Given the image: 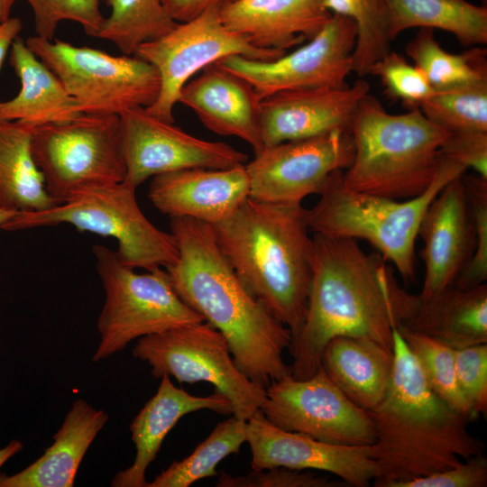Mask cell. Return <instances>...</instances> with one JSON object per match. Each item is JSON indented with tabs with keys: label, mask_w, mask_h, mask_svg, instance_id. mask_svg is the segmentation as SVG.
<instances>
[{
	"label": "cell",
	"mask_w": 487,
	"mask_h": 487,
	"mask_svg": "<svg viewBox=\"0 0 487 487\" xmlns=\"http://www.w3.org/2000/svg\"><path fill=\"white\" fill-rule=\"evenodd\" d=\"M379 253H366L356 239L313 234L307 315L289 350L290 375L305 380L321 366L334 337H364L392 349L393 328L408 322L420 299L401 288Z\"/></svg>",
	"instance_id": "cell-1"
},
{
	"label": "cell",
	"mask_w": 487,
	"mask_h": 487,
	"mask_svg": "<svg viewBox=\"0 0 487 487\" xmlns=\"http://www.w3.org/2000/svg\"><path fill=\"white\" fill-rule=\"evenodd\" d=\"M179 251L164 268L171 285L204 322L225 338L239 370L266 388L290 374L283 354L291 333L243 283L221 251L212 225L186 217H170Z\"/></svg>",
	"instance_id": "cell-2"
},
{
	"label": "cell",
	"mask_w": 487,
	"mask_h": 487,
	"mask_svg": "<svg viewBox=\"0 0 487 487\" xmlns=\"http://www.w3.org/2000/svg\"><path fill=\"white\" fill-rule=\"evenodd\" d=\"M392 351L388 390L367 410L375 430L370 455L378 469L376 487H397L451 468L485 449L468 430L470 420L430 389L397 327Z\"/></svg>",
	"instance_id": "cell-3"
},
{
	"label": "cell",
	"mask_w": 487,
	"mask_h": 487,
	"mask_svg": "<svg viewBox=\"0 0 487 487\" xmlns=\"http://www.w3.org/2000/svg\"><path fill=\"white\" fill-rule=\"evenodd\" d=\"M212 228L243 283L289 329L292 343L305 322L311 283L307 208L248 198Z\"/></svg>",
	"instance_id": "cell-4"
},
{
	"label": "cell",
	"mask_w": 487,
	"mask_h": 487,
	"mask_svg": "<svg viewBox=\"0 0 487 487\" xmlns=\"http://www.w3.org/2000/svg\"><path fill=\"white\" fill-rule=\"evenodd\" d=\"M354 157L343 183L352 191L403 200L425 192L440 164V149L449 135L418 107L389 114L367 94L350 127Z\"/></svg>",
	"instance_id": "cell-5"
},
{
	"label": "cell",
	"mask_w": 487,
	"mask_h": 487,
	"mask_svg": "<svg viewBox=\"0 0 487 487\" xmlns=\"http://www.w3.org/2000/svg\"><path fill=\"white\" fill-rule=\"evenodd\" d=\"M466 169L440 154L437 173L427 189L398 200L347 189L343 170L334 171L318 202L307 209L310 233L327 237L363 239L391 262L402 279H415V244L423 216L435 197Z\"/></svg>",
	"instance_id": "cell-6"
},
{
	"label": "cell",
	"mask_w": 487,
	"mask_h": 487,
	"mask_svg": "<svg viewBox=\"0 0 487 487\" xmlns=\"http://www.w3.org/2000/svg\"><path fill=\"white\" fill-rule=\"evenodd\" d=\"M134 188L123 182L86 188L48 209L17 213L1 229L14 231L67 223L117 241L118 261L152 271L173 264L179 251L171 233L157 228L142 212Z\"/></svg>",
	"instance_id": "cell-7"
},
{
	"label": "cell",
	"mask_w": 487,
	"mask_h": 487,
	"mask_svg": "<svg viewBox=\"0 0 487 487\" xmlns=\"http://www.w3.org/2000/svg\"><path fill=\"white\" fill-rule=\"evenodd\" d=\"M92 251L106 294L97 320L100 342L93 362L122 351L134 339L203 322L177 295L165 269L137 273L122 264L115 251L101 244Z\"/></svg>",
	"instance_id": "cell-8"
},
{
	"label": "cell",
	"mask_w": 487,
	"mask_h": 487,
	"mask_svg": "<svg viewBox=\"0 0 487 487\" xmlns=\"http://www.w3.org/2000/svg\"><path fill=\"white\" fill-rule=\"evenodd\" d=\"M31 152L56 205L80 190L123 182L126 165L117 115L81 114L32 128Z\"/></svg>",
	"instance_id": "cell-9"
},
{
	"label": "cell",
	"mask_w": 487,
	"mask_h": 487,
	"mask_svg": "<svg viewBox=\"0 0 487 487\" xmlns=\"http://www.w3.org/2000/svg\"><path fill=\"white\" fill-rule=\"evenodd\" d=\"M25 44L59 78L82 114L119 115L147 108L158 98L157 69L135 55L113 56L37 35Z\"/></svg>",
	"instance_id": "cell-10"
},
{
	"label": "cell",
	"mask_w": 487,
	"mask_h": 487,
	"mask_svg": "<svg viewBox=\"0 0 487 487\" xmlns=\"http://www.w3.org/2000/svg\"><path fill=\"white\" fill-rule=\"evenodd\" d=\"M133 356L148 363L155 378L168 375L179 382L212 384L240 419L248 420L265 402V388L239 370L225 338L204 321L142 336Z\"/></svg>",
	"instance_id": "cell-11"
},
{
	"label": "cell",
	"mask_w": 487,
	"mask_h": 487,
	"mask_svg": "<svg viewBox=\"0 0 487 487\" xmlns=\"http://www.w3.org/2000/svg\"><path fill=\"white\" fill-rule=\"evenodd\" d=\"M219 7H211L197 18L179 23L164 36L139 46L134 55L152 64L161 78L156 101L146 110L174 123L173 108L184 85L197 72L228 56L273 60L286 53L251 45L221 21Z\"/></svg>",
	"instance_id": "cell-12"
},
{
	"label": "cell",
	"mask_w": 487,
	"mask_h": 487,
	"mask_svg": "<svg viewBox=\"0 0 487 487\" xmlns=\"http://www.w3.org/2000/svg\"><path fill=\"white\" fill-rule=\"evenodd\" d=\"M261 408L275 426L318 441L342 446H372L375 440L367 410L354 404L320 366L305 380L287 374L266 388Z\"/></svg>",
	"instance_id": "cell-13"
},
{
	"label": "cell",
	"mask_w": 487,
	"mask_h": 487,
	"mask_svg": "<svg viewBox=\"0 0 487 487\" xmlns=\"http://www.w3.org/2000/svg\"><path fill=\"white\" fill-rule=\"evenodd\" d=\"M356 25L332 14L323 29L306 44L273 60L228 56L216 63L245 79L261 99L278 92L314 87H342L353 72Z\"/></svg>",
	"instance_id": "cell-14"
},
{
	"label": "cell",
	"mask_w": 487,
	"mask_h": 487,
	"mask_svg": "<svg viewBox=\"0 0 487 487\" xmlns=\"http://www.w3.org/2000/svg\"><path fill=\"white\" fill-rule=\"evenodd\" d=\"M245 163L249 198L278 204H301L319 194L327 178L347 169L354 157L350 130L264 145Z\"/></svg>",
	"instance_id": "cell-15"
},
{
	"label": "cell",
	"mask_w": 487,
	"mask_h": 487,
	"mask_svg": "<svg viewBox=\"0 0 487 487\" xmlns=\"http://www.w3.org/2000/svg\"><path fill=\"white\" fill-rule=\"evenodd\" d=\"M126 165L124 182L136 188L149 178L175 170L227 169L247 162L246 153L222 142L193 136L145 107L119 115Z\"/></svg>",
	"instance_id": "cell-16"
},
{
	"label": "cell",
	"mask_w": 487,
	"mask_h": 487,
	"mask_svg": "<svg viewBox=\"0 0 487 487\" xmlns=\"http://www.w3.org/2000/svg\"><path fill=\"white\" fill-rule=\"evenodd\" d=\"M246 442L252 470L323 471L355 487L369 486L378 477L370 446L333 445L287 431L269 421L261 410L247 420Z\"/></svg>",
	"instance_id": "cell-17"
},
{
	"label": "cell",
	"mask_w": 487,
	"mask_h": 487,
	"mask_svg": "<svg viewBox=\"0 0 487 487\" xmlns=\"http://www.w3.org/2000/svg\"><path fill=\"white\" fill-rule=\"evenodd\" d=\"M462 177L439 191L419 225L425 266L421 300L452 287L475 248L476 231Z\"/></svg>",
	"instance_id": "cell-18"
},
{
	"label": "cell",
	"mask_w": 487,
	"mask_h": 487,
	"mask_svg": "<svg viewBox=\"0 0 487 487\" xmlns=\"http://www.w3.org/2000/svg\"><path fill=\"white\" fill-rule=\"evenodd\" d=\"M363 79L351 87L286 90L261 101L263 146L350 130L360 101L369 94Z\"/></svg>",
	"instance_id": "cell-19"
},
{
	"label": "cell",
	"mask_w": 487,
	"mask_h": 487,
	"mask_svg": "<svg viewBox=\"0 0 487 487\" xmlns=\"http://www.w3.org/2000/svg\"><path fill=\"white\" fill-rule=\"evenodd\" d=\"M244 165L186 169L154 176L148 198L156 209L170 217L216 225L231 216L249 198Z\"/></svg>",
	"instance_id": "cell-20"
},
{
	"label": "cell",
	"mask_w": 487,
	"mask_h": 487,
	"mask_svg": "<svg viewBox=\"0 0 487 487\" xmlns=\"http://www.w3.org/2000/svg\"><path fill=\"white\" fill-rule=\"evenodd\" d=\"M261 101L245 79L216 62L188 80L179 97V102L191 108L208 130L222 136L238 137L254 152L263 147Z\"/></svg>",
	"instance_id": "cell-21"
},
{
	"label": "cell",
	"mask_w": 487,
	"mask_h": 487,
	"mask_svg": "<svg viewBox=\"0 0 487 487\" xmlns=\"http://www.w3.org/2000/svg\"><path fill=\"white\" fill-rule=\"evenodd\" d=\"M219 15L251 45L286 51L314 38L332 14L325 0H236L220 8Z\"/></svg>",
	"instance_id": "cell-22"
},
{
	"label": "cell",
	"mask_w": 487,
	"mask_h": 487,
	"mask_svg": "<svg viewBox=\"0 0 487 487\" xmlns=\"http://www.w3.org/2000/svg\"><path fill=\"white\" fill-rule=\"evenodd\" d=\"M202 409L223 415L233 414L230 401L214 392L194 396L176 387L170 377L163 375L157 392L145 403L130 425L136 455L132 465L119 471L111 485L114 487H147L145 473L156 458L163 440L185 415Z\"/></svg>",
	"instance_id": "cell-23"
},
{
	"label": "cell",
	"mask_w": 487,
	"mask_h": 487,
	"mask_svg": "<svg viewBox=\"0 0 487 487\" xmlns=\"http://www.w3.org/2000/svg\"><path fill=\"white\" fill-rule=\"evenodd\" d=\"M108 419L102 409L78 399L72 403L53 443L21 472L0 474V487H71L88 447Z\"/></svg>",
	"instance_id": "cell-24"
},
{
	"label": "cell",
	"mask_w": 487,
	"mask_h": 487,
	"mask_svg": "<svg viewBox=\"0 0 487 487\" xmlns=\"http://www.w3.org/2000/svg\"><path fill=\"white\" fill-rule=\"evenodd\" d=\"M10 65L21 89L10 100H0V120L21 121L32 127L69 121L82 113L59 78L17 37L11 45Z\"/></svg>",
	"instance_id": "cell-25"
},
{
	"label": "cell",
	"mask_w": 487,
	"mask_h": 487,
	"mask_svg": "<svg viewBox=\"0 0 487 487\" xmlns=\"http://www.w3.org/2000/svg\"><path fill=\"white\" fill-rule=\"evenodd\" d=\"M321 367L346 397L370 410L388 390L393 351L368 338L340 335L326 344Z\"/></svg>",
	"instance_id": "cell-26"
},
{
	"label": "cell",
	"mask_w": 487,
	"mask_h": 487,
	"mask_svg": "<svg viewBox=\"0 0 487 487\" xmlns=\"http://www.w3.org/2000/svg\"><path fill=\"white\" fill-rule=\"evenodd\" d=\"M403 325L455 350L487 344V285L452 286L420 299L415 315Z\"/></svg>",
	"instance_id": "cell-27"
},
{
	"label": "cell",
	"mask_w": 487,
	"mask_h": 487,
	"mask_svg": "<svg viewBox=\"0 0 487 487\" xmlns=\"http://www.w3.org/2000/svg\"><path fill=\"white\" fill-rule=\"evenodd\" d=\"M32 126L0 120V207L35 212L56 206L31 152Z\"/></svg>",
	"instance_id": "cell-28"
},
{
	"label": "cell",
	"mask_w": 487,
	"mask_h": 487,
	"mask_svg": "<svg viewBox=\"0 0 487 487\" xmlns=\"http://www.w3.org/2000/svg\"><path fill=\"white\" fill-rule=\"evenodd\" d=\"M393 41L410 28L439 29L464 47L487 43V7L466 0H386Z\"/></svg>",
	"instance_id": "cell-29"
},
{
	"label": "cell",
	"mask_w": 487,
	"mask_h": 487,
	"mask_svg": "<svg viewBox=\"0 0 487 487\" xmlns=\"http://www.w3.org/2000/svg\"><path fill=\"white\" fill-rule=\"evenodd\" d=\"M405 51L436 90L487 78L486 49L475 46L459 54L450 53L439 45L432 29H419Z\"/></svg>",
	"instance_id": "cell-30"
},
{
	"label": "cell",
	"mask_w": 487,
	"mask_h": 487,
	"mask_svg": "<svg viewBox=\"0 0 487 487\" xmlns=\"http://www.w3.org/2000/svg\"><path fill=\"white\" fill-rule=\"evenodd\" d=\"M247 440V420L233 415L218 423L210 435L181 461L173 462L147 487H188L217 475L216 466L226 456L239 454Z\"/></svg>",
	"instance_id": "cell-31"
},
{
	"label": "cell",
	"mask_w": 487,
	"mask_h": 487,
	"mask_svg": "<svg viewBox=\"0 0 487 487\" xmlns=\"http://www.w3.org/2000/svg\"><path fill=\"white\" fill-rule=\"evenodd\" d=\"M106 5L110 14L97 38L112 41L124 55H134L139 46L164 36L179 23L161 0H106Z\"/></svg>",
	"instance_id": "cell-32"
},
{
	"label": "cell",
	"mask_w": 487,
	"mask_h": 487,
	"mask_svg": "<svg viewBox=\"0 0 487 487\" xmlns=\"http://www.w3.org/2000/svg\"><path fill=\"white\" fill-rule=\"evenodd\" d=\"M332 14L352 19L356 25L353 72L369 75L371 67L391 51L386 0H325Z\"/></svg>",
	"instance_id": "cell-33"
},
{
	"label": "cell",
	"mask_w": 487,
	"mask_h": 487,
	"mask_svg": "<svg viewBox=\"0 0 487 487\" xmlns=\"http://www.w3.org/2000/svg\"><path fill=\"white\" fill-rule=\"evenodd\" d=\"M397 329L433 392L469 420L475 418L457 383L455 350L403 324Z\"/></svg>",
	"instance_id": "cell-34"
},
{
	"label": "cell",
	"mask_w": 487,
	"mask_h": 487,
	"mask_svg": "<svg viewBox=\"0 0 487 487\" xmlns=\"http://www.w3.org/2000/svg\"><path fill=\"white\" fill-rule=\"evenodd\" d=\"M418 108L428 120L448 132H487V78L436 89Z\"/></svg>",
	"instance_id": "cell-35"
},
{
	"label": "cell",
	"mask_w": 487,
	"mask_h": 487,
	"mask_svg": "<svg viewBox=\"0 0 487 487\" xmlns=\"http://www.w3.org/2000/svg\"><path fill=\"white\" fill-rule=\"evenodd\" d=\"M34 16L36 35L53 40L56 29L62 21L79 23L84 32L97 37L105 17L99 0H26Z\"/></svg>",
	"instance_id": "cell-36"
},
{
	"label": "cell",
	"mask_w": 487,
	"mask_h": 487,
	"mask_svg": "<svg viewBox=\"0 0 487 487\" xmlns=\"http://www.w3.org/2000/svg\"><path fill=\"white\" fill-rule=\"evenodd\" d=\"M369 75L378 77L387 95L409 109L418 107L436 90L418 68L392 51L371 67Z\"/></svg>",
	"instance_id": "cell-37"
},
{
	"label": "cell",
	"mask_w": 487,
	"mask_h": 487,
	"mask_svg": "<svg viewBox=\"0 0 487 487\" xmlns=\"http://www.w3.org/2000/svg\"><path fill=\"white\" fill-rule=\"evenodd\" d=\"M462 179L477 236L474 251L453 286L471 289L487 280V179L476 174Z\"/></svg>",
	"instance_id": "cell-38"
},
{
	"label": "cell",
	"mask_w": 487,
	"mask_h": 487,
	"mask_svg": "<svg viewBox=\"0 0 487 487\" xmlns=\"http://www.w3.org/2000/svg\"><path fill=\"white\" fill-rule=\"evenodd\" d=\"M455 365L458 386L474 417L487 412V344L457 349Z\"/></svg>",
	"instance_id": "cell-39"
},
{
	"label": "cell",
	"mask_w": 487,
	"mask_h": 487,
	"mask_svg": "<svg viewBox=\"0 0 487 487\" xmlns=\"http://www.w3.org/2000/svg\"><path fill=\"white\" fill-rule=\"evenodd\" d=\"M343 482L312 472L275 467L252 470L245 475L220 473L216 487H336ZM344 483V482H343Z\"/></svg>",
	"instance_id": "cell-40"
},
{
	"label": "cell",
	"mask_w": 487,
	"mask_h": 487,
	"mask_svg": "<svg viewBox=\"0 0 487 487\" xmlns=\"http://www.w3.org/2000/svg\"><path fill=\"white\" fill-rule=\"evenodd\" d=\"M487 457L483 453L462 460L458 464L398 484L397 487H485Z\"/></svg>",
	"instance_id": "cell-41"
},
{
	"label": "cell",
	"mask_w": 487,
	"mask_h": 487,
	"mask_svg": "<svg viewBox=\"0 0 487 487\" xmlns=\"http://www.w3.org/2000/svg\"><path fill=\"white\" fill-rule=\"evenodd\" d=\"M440 154L487 179V132H450Z\"/></svg>",
	"instance_id": "cell-42"
},
{
	"label": "cell",
	"mask_w": 487,
	"mask_h": 487,
	"mask_svg": "<svg viewBox=\"0 0 487 487\" xmlns=\"http://www.w3.org/2000/svg\"><path fill=\"white\" fill-rule=\"evenodd\" d=\"M236 0H161L168 14L177 23L193 20L211 7L222 8Z\"/></svg>",
	"instance_id": "cell-43"
},
{
	"label": "cell",
	"mask_w": 487,
	"mask_h": 487,
	"mask_svg": "<svg viewBox=\"0 0 487 487\" xmlns=\"http://www.w3.org/2000/svg\"><path fill=\"white\" fill-rule=\"evenodd\" d=\"M23 27L18 17H10L0 22V70L13 41L18 37Z\"/></svg>",
	"instance_id": "cell-44"
},
{
	"label": "cell",
	"mask_w": 487,
	"mask_h": 487,
	"mask_svg": "<svg viewBox=\"0 0 487 487\" xmlns=\"http://www.w3.org/2000/svg\"><path fill=\"white\" fill-rule=\"evenodd\" d=\"M23 445L19 440H12L6 446L0 449V467L12 456L19 453Z\"/></svg>",
	"instance_id": "cell-45"
},
{
	"label": "cell",
	"mask_w": 487,
	"mask_h": 487,
	"mask_svg": "<svg viewBox=\"0 0 487 487\" xmlns=\"http://www.w3.org/2000/svg\"><path fill=\"white\" fill-rule=\"evenodd\" d=\"M16 0H0V22L11 17V11Z\"/></svg>",
	"instance_id": "cell-46"
},
{
	"label": "cell",
	"mask_w": 487,
	"mask_h": 487,
	"mask_svg": "<svg viewBox=\"0 0 487 487\" xmlns=\"http://www.w3.org/2000/svg\"><path fill=\"white\" fill-rule=\"evenodd\" d=\"M16 214H17V212H15V211H12V210H8V209H4V208H1V207H0V228H1L7 221H9L12 217H14Z\"/></svg>",
	"instance_id": "cell-47"
},
{
	"label": "cell",
	"mask_w": 487,
	"mask_h": 487,
	"mask_svg": "<svg viewBox=\"0 0 487 487\" xmlns=\"http://www.w3.org/2000/svg\"><path fill=\"white\" fill-rule=\"evenodd\" d=\"M481 1H482V5H485V6H486L487 0H481Z\"/></svg>",
	"instance_id": "cell-48"
}]
</instances>
